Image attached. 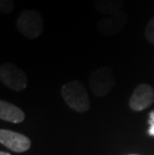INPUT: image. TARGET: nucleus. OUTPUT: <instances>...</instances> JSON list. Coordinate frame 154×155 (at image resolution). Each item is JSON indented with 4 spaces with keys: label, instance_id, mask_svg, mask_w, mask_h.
<instances>
[{
    "label": "nucleus",
    "instance_id": "obj_1",
    "mask_svg": "<svg viewBox=\"0 0 154 155\" xmlns=\"http://www.w3.org/2000/svg\"><path fill=\"white\" fill-rule=\"evenodd\" d=\"M61 95L72 110L84 113L90 108L88 92L80 81L74 80L64 84L61 88Z\"/></svg>",
    "mask_w": 154,
    "mask_h": 155
},
{
    "label": "nucleus",
    "instance_id": "obj_2",
    "mask_svg": "<svg viewBox=\"0 0 154 155\" xmlns=\"http://www.w3.org/2000/svg\"><path fill=\"white\" fill-rule=\"evenodd\" d=\"M18 31L28 39L38 38L44 31V21L41 14L34 9H25L16 20Z\"/></svg>",
    "mask_w": 154,
    "mask_h": 155
},
{
    "label": "nucleus",
    "instance_id": "obj_3",
    "mask_svg": "<svg viewBox=\"0 0 154 155\" xmlns=\"http://www.w3.org/2000/svg\"><path fill=\"white\" fill-rule=\"evenodd\" d=\"M116 84V78L110 67L102 66L94 70L89 77V87L94 95L105 96Z\"/></svg>",
    "mask_w": 154,
    "mask_h": 155
},
{
    "label": "nucleus",
    "instance_id": "obj_4",
    "mask_svg": "<svg viewBox=\"0 0 154 155\" xmlns=\"http://www.w3.org/2000/svg\"><path fill=\"white\" fill-rule=\"evenodd\" d=\"M0 79L6 87L14 91L24 90L28 84V79L24 71L10 62L3 63L0 66Z\"/></svg>",
    "mask_w": 154,
    "mask_h": 155
},
{
    "label": "nucleus",
    "instance_id": "obj_5",
    "mask_svg": "<svg viewBox=\"0 0 154 155\" xmlns=\"http://www.w3.org/2000/svg\"><path fill=\"white\" fill-rule=\"evenodd\" d=\"M128 21V15L121 10L115 14L106 16L97 23V29L104 35H115L124 29Z\"/></svg>",
    "mask_w": 154,
    "mask_h": 155
},
{
    "label": "nucleus",
    "instance_id": "obj_6",
    "mask_svg": "<svg viewBox=\"0 0 154 155\" xmlns=\"http://www.w3.org/2000/svg\"><path fill=\"white\" fill-rule=\"evenodd\" d=\"M0 143L17 153L25 152L31 146V141L27 136L7 129L0 130Z\"/></svg>",
    "mask_w": 154,
    "mask_h": 155
},
{
    "label": "nucleus",
    "instance_id": "obj_7",
    "mask_svg": "<svg viewBox=\"0 0 154 155\" xmlns=\"http://www.w3.org/2000/svg\"><path fill=\"white\" fill-rule=\"evenodd\" d=\"M154 102V89L149 84H139L134 89L129 100V106L134 111H142Z\"/></svg>",
    "mask_w": 154,
    "mask_h": 155
},
{
    "label": "nucleus",
    "instance_id": "obj_8",
    "mask_svg": "<svg viewBox=\"0 0 154 155\" xmlns=\"http://www.w3.org/2000/svg\"><path fill=\"white\" fill-rule=\"evenodd\" d=\"M0 119L11 122V123H20L25 119V114L16 105L1 100L0 101Z\"/></svg>",
    "mask_w": 154,
    "mask_h": 155
},
{
    "label": "nucleus",
    "instance_id": "obj_9",
    "mask_svg": "<svg viewBox=\"0 0 154 155\" xmlns=\"http://www.w3.org/2000/svg\"><path fill=\"white\" fill-rule=\"evenodd\" d=\"M124 0H94L93 5L100 14L109 16L121 11Z\"/></svg>",
    "mask_w": 154,
    "mask_h": 155
},
{
    "label": "nucleus",
    "instance_id": "obj_10",
    "mask_svg": "<svg viewBox=\"0 0 154 155\" xmlns=\"http://www.w3.org/2000/svg\"><path fill=\"white\" fill-rule=\"evenodd\" d=\"M15 0H0V12L2 14H10L14 10Z\"/></svg>",
    "mask_w": 154,
    "mask_h": 155
},
{
    "label": "nucleus",
    "instance_id": "obj_11",
    "mask_svg": "<svg viewBox=\"0 0 154 155\" xmlns=\"http://www.w3.org/2000/svg\"><path fill=\"white\" fill-rule=\"evenodd\" d=\"M145 39L150 44H154V17H152L147 23L145 32H144Z\"/></svg>",
    "mask_w": 154,
    "mask_h": 155
},
{
    "label": "nucleus",
    "instance_id": "obj_12",
    "mask_svg": "<svg viewBox=\"0 0 154 155\" xmlns=\"http://www.w3.org/2000/svg\"><path fill=\"white\" fill-rule=\"evenodd\" d=\"M148 123H149L148 134L150 135V136L154 137V110H152V111L149 113Z\"/></svg>",
    "mask_w": 154,
    "mask_h": 155
},
{
    "label": "nucleus",
    "instance_id": "obj_13",
    "mask_svg": "<svg viewBox=\"0 0 154 155\" xmlns=\"http://www.w3.org/2000/svg\"><path fill=\"white\" fill-rule=\"evenodd\" d=\"M0 155H11V154L8 152H4V151H1V152H0Z\"/></svg>",
    "mask_w": 154,
    "mask_h": 155
},
{
    "label": "nucleus",
    "instance_id": "obj_14",
    "mask_svg": "<svg viewBox=\"0 0 154 155\" xmlns=\"http://www.w3.org/2000/svg\"><path fill=\"white\" fill-rule=\"evenodd\" d=\"M129 155H137V154H129Z\"/></svg>",
    "mask_w": 154,
    "mask_h": 155
}]
</instances>
